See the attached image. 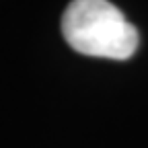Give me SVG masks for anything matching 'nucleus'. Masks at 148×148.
<instances>
[{"label":"nucleus","instance_id":"1","mask_svg":"<svg viewBox=\"0 0 148 148\" xmlns=\"http://www.w3.org/2000/svg\"><path fill=\"white\" fill-rule=\"evenodd\" d=\"M62 35L74 51L107 60L132 58L140 43L138 29L109 0H72L62 14Z\"/></svg>","mask_w":148,"mask_h":148}]
</instances>
